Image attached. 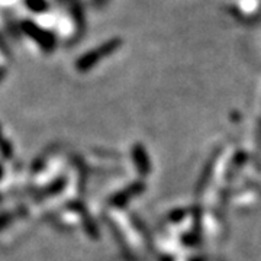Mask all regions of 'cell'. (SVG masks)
Listing matches in <instances>:
<instances>
[{
	"label": "cell",
	"instance_id": "6da1fadb",
	"mask_svg": "<svg viewBox=\"0 0 261 261\" xmlns=\"http://www.w3.org/2000/svg\"><path fill=\"white\" fill-rule=\"evenodd\" d=\"M23 31L25 34L31 37L35 42H37L39 47L45 48V49H49L51 45H53V41L49 39V34H48L47 29L41 28L38 25L37 22H32V23H25L23 25Z\"/></svg>",
	"mask_w": 261,
	"mask_h": 261
},
{
	"label": "cell",
	"instance_id": "3957f363",
	"mask_svg": "<svg viewBox=\"0 0 261 261\" xmlns=\"http://www.w3.org/2000/svg\"><path fill=\"white\" fill-rule=\"evenodd\" d=\"M18 0H0V5L2 6H12V5H15Z\"/></svg>",
	"mask_w": 261,
	"mask_h": 261
},
{
	"label": "cell",
	"instance_id": "277c9868",
	"mask_svg": "<svg viewBox=\"0 0 261 261\" xmlns=\"http://www.w3.org/2000/svg\"><path fill=\"white\" fill-rule=\"evenodd\" d=\"M2 79H3V71L0 70V80H2Z\"/></svg>",
	"mask_w": 261,
	"mask_h": 261
},
{
	"label": "cell",
	"instance_id": "7a4b0ae2",
	"mask_svg": "<svg viewBox=\"0 0 261 261\" xmlns=\"http://www.w3.org/2000/svg\"><path fill=\"white\" fill-rule=\"evenodd\" d=\"M27 9H29L32 13L35 15H41V13H45L48 12V5L47 0H23Z\"/></svg>",
	"mask_w": 261,
	"mask_h": 261
}]
</instances>
